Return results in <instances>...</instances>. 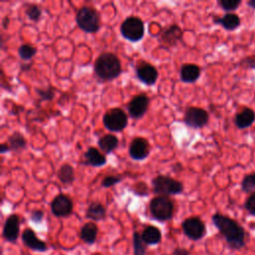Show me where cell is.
<instances>
[{"mask_svg": "<svg viewBox=\"0 0 255 255\" xmlns=\"http://www.w3.org/2000/svg\"><path fill=\"white\" fill-rule=\"evenodd\" d=\"M247 4H248V6H250L251 8L255 9V0H251V1H248V2H247Z\"/></svg>", "mask_w": 255, "mask_h": 255, "instance_id": "cell-40", "label": "cell"}, {"mask_svg": "<svg viewBox=\"0 0 255 255\" xmlns=\"http://www.w3.org/2000/svg\"><path fill=\"white\" fill-rule=\"evenodd\" d=\"M121 34L131 42L139 41L144 34V25L140 18L135 16L128 17L121 25Z\"/></svg>", "mask_w": 255, "mask_h": 255, "instance_id": "cell-6", "label": "cell"}, {"mask_svg": "<svg viewBox=\"0 0 255 255\" xmlns=\"http://www.w3.org/2000/svg\"><path fill=\"white\" fill-rule=\"evenodd\" d=\"M52 213L57 217L69 216L73 211V202L65 194H58L51 203Z\"/></svg>", "mask_w": 255, "mask_h": 255, "instance_id": "cell-10", "label": "cell"}, {"mask_svg": "<svg viewBox=\"0 0 255 255\" xmlns=\"http://www.w3.org/2000/svg\"><path fill=\"white\" fill-rule=\"evenodd\" d=\"M36 53H37V49L34 46L29 44H23L18 48V54L20 58L23 60L32 59Z\"/></svg>", "mask_w": 255, "mask_h": 255, "instance_id": "cell-29", "label": "cell"}, {"mask_svg": "<svg viewBox=\"0 0 255 255\" xmlns=\"http://www.w3.org/2000/svg\"><path fill=\"white\" fill-rule=\"evenodd\" d=\"M121 181V177L119 176H115V175H108L104 178L102 185L104 187H111L117 183H119Z\"/></svg>", "mask_w": 255, "mask_h": 255, "instance_id": "cell-34", "label": "cell"}, {"mask_svg": "<svg viewBox=\"0 0 255 255\" xmlns=\"http://www.w3.org/2000/svg\"><path fill=\"white\" fill-rule=\"evenodd\" d=\"M200 76V68L195 64H184L180 68V80L184 83H193Z\"/></svg>", "mask_w": 255, "mask_h": 255, "instance_id": "cell-20", "label": "cell"}, {"mask_svg": "<svg viewBox=\"0 0 255 255\" xmlns=\"http://www.w3.org/2000/svg\"><path fill=\"white\" fill-rule=\"evenodd\" d=\"M241 0H219V6L225 11H234L241 4Z\"/></svg>", "mask_w": 255, "mask_h": 255, "instance_id": "cell-31", "label": "cell"}, {"mask_svg": "<svg viewBox=\"0 0 255 255\" xmlns=\"http://www.w3.org/2000/svg\"><path fill=\"white\" fill-rule=\"evenodd\" d=\"M212 222L231 249L239 250L245 246L246 233L237 221L221 213H215L212 215Z\"/></svg>", "mask_w": 255, "mask_h": 255, "instance_id": "cell-1", "label": "cell"}, {"mask_svg": "<svg viewBox=\"0 0 255 255\" xmlns=\"http://www.w3.org/2000/svg\"><path fill=\"white\" fill-rule=\"evenodd\" d=\"M98 235V226L94 222H88L83 225L80 231V237L81 239L88 243V244H93Z\"/></svg>", "mask_w": 255, "mask_h": 255, "instance_id": "cell-21", "label": "cell"}, {"mask_svg": "<svg viewBox=\"0 0 255 255\" xmlns=\"http://www.w3.org/2000/svg\"><path fill=\"white\" fill-rule=\"evenodd\" d=\"M103 124L109 130L121 131L128 125V116L122 109L114 108L104 115Z\"/></svg>", "mask_w": 255, "mask_h": 255, "instance_id": "cell-7", "label": "cell"}, {"mask_svg": "<svg viewBox=\"0 0 255 255\" xmlns=\"http://www.w3.org/2000/svg\"><path fill=\"white\" fill-rule=\"evenodd\" d=\"M173 255H189V252L186 249L182 248H176L173 252Z\"/></svg>", "mask_w": 255, "mask_h": 255, "instance_id": "cell-36", "label": "cell"}, {"mask_svg": "<svg viewBox=\"0 0 255 255\" xmlns=\"http://www.w3.org/2000/svg\"><path fill=\"white\" fill-rule=\"evenodd\" d=\"M209 120L208 113L201 108L190 107L185 111L183 122L184 124L192 128H200L204 127Z\"/></svg>", "mask_w": 255, "mask_h": 255, "instance_id": "cell-8", "label": "cell"}, {"mask_svg": "<svg viewBox=\"0 0 255 255\" xmlns=\"http://www.w3.org/2000/svg\"><path fill=\"white\" fill-rule=\"evenodd\" d=\"M22 241L23 243L31 248L32 250H35V251H40V252H44L47 250V245L44 241L40 240L36 233L30 229V228H26L23 233H22Z\"/></svg>", "mask_w": 255, "mask_h": 255, "instance_id": "cell-15", "label": "cell"}, {"mask_svg": "<svg viewBox=\"0 0 255 255\" xmlns=\"http://www.w3.org/2000/svg\"><path fill=\"white\" fill-rule=\"evenodd\" d=\"M128 153L135 160H142L149 154V143L143 137H135L131 140Z\"/></svg>", "mask_w": 255, "mask_h": 255, "instance_id": "cell-13", "label": "cell"}, {"mask_svg": "<svg viewBox=\"0 0 255 255\" xmlns=\"http://www.w3.org/2000/svg\"><path fill=\"white\" fill-rule=\"evenodd\" d=\"M94 71L98 78L104 81H110L119 77L122 73V64L120 59L113 53H103L95 61Z\"/></svg>", "mask_w": 255, "mask_h": 255, "instance_id": "cell-2", "label": "cell"}, {"mask_svg": "<svg viewBox=\"0 0 255 255\" xmlns=\"http://www.w3.org/2000/svg\"><path fill=\"white\" fill-rule=\"evenodd\" d=\"M107 158L104 153L99 151L96 147H89L84 154V163L91 166H102L106 164Z\"/></svg>", "mask_w": 255, "mask_h": 255, "instance_id": "cell-16", "label": "cell"}, {"mask_svg": "<svg viewBox=\"0 0 255 255\" xmlns=\"http://www.w3.org/2000/svg\"><path fill=\"white\" fill-rule=\"evenodd\" d=\"M183 233L191 240L201 239L206 232L205 224L203 221L196 216L188 217L182 222Z\"/></svg>", "mask_w": 255, "mask_h": 255, "instance_id": "cell-9", "label": "cell"}, {"mask_svg": "<svg viewBox=\"0 0 255 255\" xmlns=\"http://www.w3.org/2000/svg\"><path fill=\"white\" fill-rule=\"evenodd\" d=\"M86 216L92 220H102L106 217V208L100 202H92L88 206Z\"/></svg>", "mask_w": 255, "mask_h": 255, "instance_id": "cell-24", "label": "cell"}, {"mask_svg": "<svg viewBox=\"0 0 255 255\" xmlns=\"http://www.w3.org/2000/svg\"><path fill=\"white\" fill-rule=\"evenodd\" d=\"M57 175L63 184H71L75 179L74 168L69 163L62 164L57 172Z\"/></svg>", "mask_w": 255, "mask_h": 255, "instance_id": "cell-25", "label": "cell"}, {"mask_svg": "<svg viewBox=\"0 0 255 255\" xmlns=\"http://www.w3.org/2000/svg\"><path fill=\"white\" fill-rule=\"evenodd\" d=\"M37 93H38V96L42 99V100H45V101H50L54 98L55 96V93H54V90L50 87L46 90H37Z\"/></svg>", "mask_w": 255, "mask_h": 255, "instance_id": "cell-33", "label": "cell"}, {"mask_svg": "<svg viewBox=\"0 0 255 255\" xmlns=\"http://www.w3.org/2000/svg\"><path fill=\"white\" fill-rule=\"evenodd\" d=\"M141 238L146 245H155L161 240V232L155 226H147L143 229Z\"/></svg>", "mask_w": 255, "mask_h": 255, "instance_id": "cell-22", "label": "cell"}, {"mask_svg": "<svg viewBox=\"0 0 255 255\" xmlns=\"http://www.w3.org/2000/svg\"><path fill=\"white\" fill-rule=\"evenodd\" d=\"M245 209L253 216H255V192L250 194L244 203Z\"/></svg>", "mask_w": 255, "mask_h": 255, "instance_id": "cell-32", "label": "cell"}, {"mask_svg": "<svg viewBox=\"0 0 255 255\" xmlns=\"http://www.w3.org/2000/svg\"><path fill=\"white\" fill-rule=\"evenodd\" d=\"M98 144L105 153H111L118 147L119 139L116 135H114L112 133H108V134L103 135L99 139Z\"/></svg>", "mask_w": 255, "mask_h": 255, "instance_id": "cell-23", "label": "cell"}, {"mask_svg": "<svg viewBox=\"0 0 255 255\" xmlns=\"http://www.w3.org/2000/svg\"><path fill=\"white\" fill-rule=\"evenodd\" d=\"M9 18L8 17H4L3 18V20H2V24H3V28H7L8 27V25H9Z\"/></svg>", "mask_w": 255, "mask_h": 255, "instance_id": "cell-38", "label": "cell"}, {"mask_svg": "<svg viewBox=\"0 0 255 255\" xmlns=\"http://www.w3.org/2000/svg\"><path fill=\"white\" fill-rule=\"evenodd\" d=\"M182 36V31L181 29L173 24L167 27L161 34V41L167 45V46H174L177 41L181 38Z\"/></svg>", "mask_w": 255, "mask_h": 255, "instance_id": "cell-19", "label": "cell"}, {"mask_svg": "<svg viewBox=\"0 0 255 255\" xmlns=\"http://www.w3.org/2000/svg\"><path fill=\"white\" fill-rule=\"evenodd\" d=\"M214 23L221 25L227 31H233L240 26L241 20L237 14L229 12L224 14L222 17L215 18Z\"/></svg>", "mask_w": 255, "mask_h": 255, "instance_id": "cell-17", "label": "cell"}, {"mask_svg": "<svg viewBox=\"0 0 255 255\" xmlns=\"http://www.w3.org/2000/svg\"><path fill=\"white\" fill-rule=\"evenodd\" d=\"M76 21L79 28L87 33H95L100 29V15L92 7H82L77 13Z\"/></svg>", "mask_w": 255, "mask_h": 255, "instance_id": "cell-4", "label": "cell"}, {"mask_svg": "<svg viewBox=\"0 0 255 255\" xmlns=\"http://www.w3.org/2000/svg\"><path fill=\"white\" fill-rule=\"evenodd\" d=\"M153 192L159 195H174L179 194L183 190V185L180 181L163 174H159L151 180Z\"/></svg>", "mask_w": 255, "mask_h": 255, "instance_id": "cell-3", "label": "cell"}, {"mask_svg": "<svg viewBox=\"0 0 255 255\" xmlns=\"http://www.w3.org/2000/svg\"><path fill=\"white\" fill-rule=\"evenodd\" d=\"M8 144L10 146V149L14 151H20L26 147L27 141L21 132L15 131L8 137Z\"/></svg>", "mask_w": 255, "mask_h": 255, "instance_id": "cell-26", "label": "cell"}, {"mask_svg": "<svg viewBox=\"0 0 255 255\" xmlns=\"http://www.w3.org/2000/svg\"><path fill=\"white\" fill-rule=\"evenodd\" d=\"M241 188L246 193H254L255 192V172L246 174L241 182Z\"/></svg>", "mask_w": 255, "mask_h": 255, "instance_id": "cell-28", "label": "cell"}, {"mask_svg": "<svg viewBox=\"0 0 255 255\" xmlns=\"http://www.w3.org/2000/svg\"><path fill=\"white\" fill-rule=\"evenodd\" d=\"M20 232V218L17 214H11L5 220L3 226V237L9 242H15Z\"/></svg>", "mask_w": 255, "mask_h": 255, "instance_id": "cell-14", "label": "cell"}, {"mask_svg": "<svg viewBox=\"0 0 255 255\" xmlns=\"http://www.w3.org/2000/svg\"><path fill=\"white\" fill-rule=\"evenodd\" d=\"M133 242V255H145V243L141 238V235L138 232H134L132 236Z\"/></svg>", "mask_w": 255, "mask_h": 255, "instance_id": "cell-27", "label": "cell"}, {"mask_svg": "<svg viewBox=\"0 0 255 255\" xmlns=\"http://www.w3.org/2000/svg\"><path fill=\"white\" fill-rule=\"evenodd\" d=\"M255 121V113L252 109L245 108L235 116L234 123L238 128H246Z\"/></svg>", "mask_w": 255, "mask_h": 255, "instance_id": "cell-18", "label": "cell"}, {"mask_svg": "<svg viewBox=\"0 0 255 255\" xmlns=\"http://www.w3.org/2000/svg\"><path fill=\"white\" fill-rule=\"evenodd\" d=\"M135 74L140 82L148 86L153 85L156 82L158 77V73L155 67L145 61L139 62L136 65Z\"/></svg>", "mask_w": 255, "mask_h": 255, "instance_id": "cell-11", "label": "cell"}, {"mask_svg": "<svg viewBox=\"0 0 255 255\" xmlns=\"http://www.w3.org/2000/svg\"><path fill=\"white\" fill-rule=\"evenodd\" d=\"M173 208L172 200L166 195H158L149 203L150 213L158 221L169 220L173 215Z\"/></svg>", "mask_w": 255, "mask_h": 255, "instance_id": "cell-5", "label": "cell"}, {"mask_svg": "<svg viewBox=\"0 0 255 255\" xmlns=\"http://www.w3.org/2000/svg\"><path fill=\"white\" fill-rule=\"evenodd\" d=\"M148 103H149V99L146 95L139 94L137 96H134L130 100V102L128 104V115L132 119L141 118L145 114L148 108Z\"/></svg>", "mask_w": 255, "mask_h": 255, "instance_id": "cell-12", "label": "cell"}, {"mask_svg": "<svg viewBox=\"0 0 255 255\" xmlns=\"http://www.w3.org/2000/svg\"><path fill=\"white\" fill-rule=\"evenodd\" d=\"M247 64H248V66H249L250 68H254V69H255V60H253V59H248V60H247Z\"/></svg>", "mask_w": 255, "mask_h": 255, "instance_id": "cell-39", "label": "cell"}, {"mask_svg": "<svg viewBox=\"0 0 255 255\" xmlns=\"http://www.w3.org/2000/svg\"><path fill=\"white\" fill-rule=\"evenodd\" d=\"M25 13L32 21H38L41 18V9L36 4H27L25 6Z\"/></svg>", "mask_w": 255, "mask_h": 255, "instance_id": "cell-30", "label": "cell"}, {"mask_svg": "<svg viewBox=\"0 0 255 255\" xmlns=\"http://www.w3.org/2000/svg\"><path fill=\"white\" fill-rule=\"evenodd\" d=\"M8 150H10L9 144H7V143H2L1 146H0V152H1V153H4V152H6V151H8Z\"/></svg>", "mask_w": 255, "mask_h": 255, "instance_id": "cell-37", "label": "cell"}, {"mask_svg": "<svg viewBox=\"0 0 255 255\" xmlns=\"http://www.w3.org/2000/svg\"><path fill=\"white\" fill-rule=\"evenodd\" d=\"M43 216H44L43 211H41V210H34L31 213V220L33 222H35V223H39V222L42 221Z\"/></svg>", "mask_w": 255, "mask_h": 255, "instance_id": "cell-35", "label": "cell"}]
</instances>
